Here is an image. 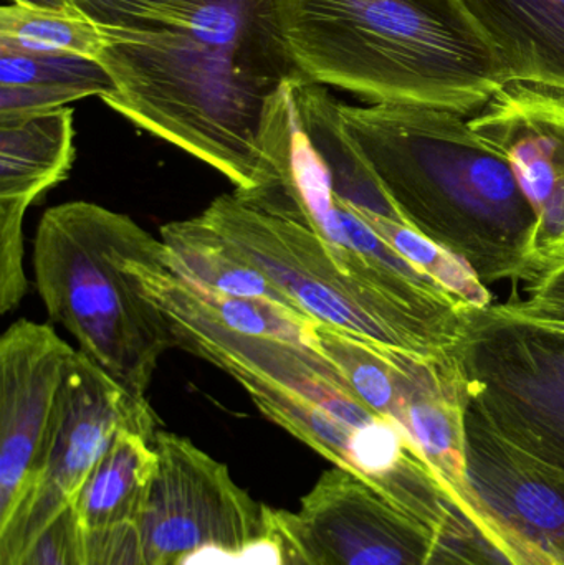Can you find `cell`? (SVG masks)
I'll list each match as a JSON object with an SVG mask.
<instances>
[{"label":"cell","mask_w":564,"mask_h":565,"mask_svg":"<svg viewBox=\"0 0 564 565\" xmlns=\"http://www.w3.org/2000/svg\"><path fill=\"white\" fill-rule=\"evenodd\" d=\"M103 103L231 181L242 198L278 182L264 148L268 99L298 72L277 0H182L146 32H105Z\"/></svg>","instance_id":"6da1fadb"},{"label":"cell","mask_w":564,"mask_h":565,"mask_svg":"<svg viewBox=\"0 0 564 565\" xmlns=\"http://www.w3.org/2000/svg\"><path fill=\"white\" fill-rule=\"evenodd\" d=\"M341 122L414 231L486 286L532 281L535 214L510 162L469 118L407 105L340 103Z\"/></svg>","instance_id":"7a4b0ae2"},{"label":"cell","mask_w":564,"mask_h":565,"mask_svg":"<svg viewBox=\"0 0 564 565\" xmlns=\"http://www.w3.org/2000/svg\"><path fill=\"white\" fill-rule=\"evenodd\" d=\"M298 70L371 105L472 118L510 82L460 0H277Z\"/></svg>","instance_id":"3957f363"},{"label":"cell","mask_w":564,"mask_h":565,"mask_svg":"<svg viewBox=\"0 0 564 565\" xmlns=\"http://www.w3.org/2000/svg\"><path fill=\"white\" fill-rule=\"evenodd\" d=\"M155 238L128 215L66 202L43 214L33 242L36 291L50 319L139 401H148L159 361L175 348L164 316L123 270V258Z\"/></svg>","instance_id":"277c9868"},{"label":"cell","mask_w":564,"mask_h":565,"mask_svg":"<svg viewBox=\"0 0 564 565\" xmlns=\"http://www.w3.org/2000/svg\"><path fill=\"white\" fill-rule=\"evenodd\" d=\"M265 149L277 171V185L241 198L260 211L310 227L347 277L456 355L464 312L470 306L401 257L334 194L327 166L295 111L287 79L268 99Z\"/></svg>","instance_id":"5b68a950"},{"label":"cell","mask_w":564,"mask_h":565,"mask_svg":"<svg viewBox=\"0 0 564 565\" xmlns=\"http://www.w3.org/2000/svg\"><path fill=\"white\" fill-rule=\"evenodd\" d=\"M456 362L469 407L523 460L564 483V326L507 302L464 312Z\"/></svg>","instance_id":"8992f818"},{"label":"cell","mask_w":564,"mask_h":565,"mask_svg":"<svg viewBox=\"0 0 564 565\" xmlns=\"http://www.w3.org/2000/svg\"><path fill=\"white\" fill-rule=\"evenodd\" d=\"M201 217L270 278L294 305L320 324L374 344L457 365L383 299L341 271L317 234L301 222L260 211L235 194H222Z\"/></svg>","instance_id":"52a82bcc"},{"label":"cell","mask_w":564,"mask_h":565,"mask_svg":"<svg viewBox=\"0 0 564 565\" xmlns=\"http://www.w3.org/2000/svg\"><path fill=\"white\" fill-rule=\"evenodd\" d=\"M311 345L337 365L366 407L407 431L454 503L477 523V498L467 477L469 398L459 367L320 322L311 328Z\"/></svg>","instance_id":"ba28073f"},{"label":"cell","mask_w":564,"mask_h":565,"mask_svg":"<svg viewBox=\"0 0 564 565\" xmlns=\"http://www.w3.org/2000/svg\"><path fill=\"white\" fill-rule=\"evenodd\" d=\"M135 430L155 441L159 418L149 401L129 395L99 365L76 351L60 394L42 470L29 497L0 530V565H13L40 531L72 507L116 435Z\"/></svg>","instance_id":"9c48e42d"},{"label":"cell","mask_w":564,"mask_h":565,"mask_svg":"<svg viewBox=\"0 0 564 565\" xmlns=\"http://www.w3.org/2000/svg\"><path fill=\"white\" fill-rule=\"evenodd\" d=\"M155 450L158 468L136 523L149 565H174L204 546L242 550L270 533L267 507L227 465L172 431H158Z\"/></svg>","instance_id":"30bf717a"},{"label":"cell","mask_w":564,"mask_h":565,"mask_svg":"<svg viewBox=\"0 0 564 565\" xmlns=\"http://www.w3.org/2000/svg\"><path fill=\"white\" fill-rule=\"evenodd\" d=\"M295 513L333 565H512L487 541L434 530L337 467Z\"/></svg>","instance_id":"8fae6325"},{"label":"cell","mask_w":564,"mask_h":565,"mask_svg":"<svg viewBox=\"0 0 564 565\" xmlns=\"http://www.w3.org/2000/svg\"><path fill=\"white\" fill-rule=\"evenodd\" d=\"M469 125L510 162L532 205L535 281L564 265V89L510 79Z\"/></svg>","instance_id":"7c38bea8"},{"label":"cell","mask_w":564,"mask_h":565,"mask_svg":"<svg viewBox=\"0 0 564 565\" xmlns=\"http://www.w3.org/2000/svg\"><path fill=\"white\" fill-rule=\"evenodd\" d=\"M75 352L52 326L26 319L0 338V530L42 470Z\"/></svg>","instance_id":"4fadbf2b"},{"label":"cell","mask_w":564,"mask_h":565,"mask_svg":"<svg viewBox=\"0 0 564 565\" xmlns=\"http://www.w3.org/2000/svg\"><path fill=\"white\" fill-rule=\"evenodd\" d=\"M510 78L564 89V0H460Z\"/></svg>","instance_id":"5bb4252c"},{"label":"cell","mask_w":564,"mask_h":565,"mask_svg":"<svg viewBox=\"0 0 564 565\" xmlns=\"http://www.w3.org/2000/svg\"><path fill=\"white\" fill-rule=\"evenodd\" d=\"M75 162L73 109L0 116V199L32 205Z\"/></svg>","instance_id":"9a60e30c"},{"label":"cell","mask_w":564,"mask_h":565,"mask_svg":"<svg viewBox=\"0 0 564 565\" xmlns=\"http://www.w3.org/2000/svg\"><path fill=\"white\" fill-rule=\"evenodd\" d=\"M159 234L168 248L169 264L195 285L219 295L260 299L304 315L270 278L245 257L241 248L201 215L169 222L162 225Z\"/></svg>","instance_id":"2e32d148"},{"label":"cell","mask_w":564,"mask_h":565,"mask_svg":"<svg viewBox=\"0 0 564 565\" xmlns=\"http://www.w3.org/2000/svg\"><path fill=\"white\" fill-rule=\"evenodd\" d=\"M156 468L155 441L139 431H119L73 501L83 530L138 523Z\"/></svg>","instance_id":"e0dca14e"},{"label":"cell","mask_w":564,"mask_h":565,"mask_svg":"<svg viewBox=\"0 0 564 565\" xmlns=\"http://www.w3.org/2000/svg\"><path fill=\"white\" fill-rule=\"evenodd\" d=\"M108 39L78 13L6 6L0 9V46L43 55L98 60Z\"/></svg>","instance_id":"ac0fdd59"},{"label":"cell","mask_w":564,"mask_h":565,"mask_svg":"<svg viewBox=\"0 0 564 565\" xmlns=\"http://www.w3.org/2000/svg\"><path fill=\"white\" fill-rule=\"evenodd\" d=\"M0 86H46L86 96L111 95L116 89L98 60L72 55H43L0 46Z\"/></svg>","instance_id":"d6986e66"},{"label":"cell","mask_w":564,"mask_h":565,"mask_svg":"<svg viewBox=\"0 0 564 565\" xmlns=\"http://www.w3.org/2000/svg\"><path fill=\"white\" fill-rule=\"evenodd\" d=\"M182 0H68L70 7L103 32H146L164 25Z\"/></svg>","instance_id":"ffe728a7"},{"label":"cell","mask_w":564,"mask_h":565,"mask_svg":"<svg viewBox=\"0 0 564 565\" xmlns=\"http://www.w3.org/2000/svg\"><path fill=\"white\" fill-rule=\"evenodd\" d=\"M30 205L0 201V312L12 311L29 289L23 268V221Z\"/></svg>","instance_id":"44dd1931"},{"label":"cell","mask_w":564,"mask_h":565,"mask_svg":"<svg viewBox=\"0 0 564 565\" xmlns=\"http://www.w3.org/2000/svg\"><path fill=\"white\" fill-rule=\"evenodd\" d=\"M13 565H83V527L75 507L60 511Z\"/></svg>","instance_id":"7402d4cb"},{"label":"cell","mask_w":564,"mask_h":565,"mask_svg":"<svg viewBox=\"0 0 564 565\" xmlns=\"http://www.w3.org/2000/svg\"><path fill=\"white\" fill-rule=\"evenodd\" d=\"M83 565H149L138 524L83 530Z\"/></svg>","instance_id":"603a6c76"},{"label":"cell","mask_w":564,"mask_h":565,"mask_svg":"<svg viewBox=\"0 0 564 565\" xmlns=\"http://www.w3.org/2000/svg\"><path fill=\"white\" fill-rule=\"evenodd\" d=\"M268 527L280 541L285 565H333L308 536L297 513L267 507Z\"/></svg>","instance_id":"cb8c5ba5"},{"label":"cell","mask_w":564,"mask_h":565,"mask_svg":"<svg viewBox=\"0 0 564 565\" xmlns=\"http://www.w3.org/2000/svg\"><path fill=\"white\" fill-rule=\"evenodd\" d=\"M526 298H512L507 306L532 318L564 321V265L523 286Z\"/></svg>","instance_id":"d4e9b609"},{"label":"cell","mask_w":564,"mask_h":565,"mask_svg":"<svg viewBox=\"0 0 564 565\" xmlns=\"http://www.w3.org/2000/svg\"><path fill=\"white\" fill-rule=\"evenodd\" d=\"M237 565H285L280 541L270 531L267 536L237 551Z\"/></svg>","instance_id":"484cf974"},{"label":"cell","mask_w":564,"mask_h":565,"mask_svg":"<svg viewBox=\"0 0 564 565\" xmlns=\"http://www.w3.org/2000/svg\"><path fill=\"white\" fill-rule=\"evenodd\" d=\"M237 551L222 546L199 547L174 565H237Z\"/></svg>","instance_id":"4316f807"},{"label":"cell","mask_w":564,"mask_h":565,"mask_svg":"<svg viewBox=\"0 0 564 565\" xmlns=\"http://www.w3.org/2000/svg\"><path fill=\"white\" fill-rule=\"evenodd\" d=\"M15 6L30 7V9L55 10V12H73L68 0H10Z\"/></svg>","instance_id":"83f0119b"},{"label":"cell","mask_w":564,"mask_h":565,"mask_svg":"<svg viewBox=\"0 0 564 565\" xmlns=\"http://www.w3.org/2000/svg\"><path fill=\"white\" fill-rule=\"evenodd\" d=\"M560 322H562V324L564 326V321H560Z\"/></svg>","instance_id":"f1b7e54d"}]
</instances>
